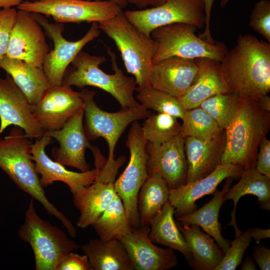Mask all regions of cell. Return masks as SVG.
I'll use <instances>...</instances> for the list:
<instances>
[{"label":"cell","mask_w":270,"mask_h":270,"mask_svg":"<svg viewBox=\"0 0 270 270\" xmlns=\"http://www.w3.org/2000/svg\"><path fill=\"white\" fill-rule=\"evenodd\" d=\"M230 90L257 100L270 92V42L250 34H240L220 62Z\"/></svg>","instance_id":"6da1fadb"},{"label":"cell","mask_w":270,"mask_h":270,"mask_svg":"<svg viewBox=\"0 0 270 270\" xmlns=\"http://www.w3.org/2000/svg\"><path fill=\"white\" fill-rule=\"evenodd\" d=\"M20 128L14 126L0 138V168L22 190L38 201L46 212L55 216L74 238L77 231L70 220L47 198L32 158V141Z\"/></svg>","instance_id":"7a4b0ae2"},{"label":"cell","mask_w":270,"mask_h":270,"mask_svg":"<svg viewBox=\"0 0 270 270\" xmlns=\"http://www.w3.org/2000/svg\"><path fill=\"white\" fill-rule=\"evenodd\" d=\"M270 112L258 108L256 100L240 96L234 115L225 128L226 141L221 164L243 170L255 168L257 154L270 125Z\"/></svg>","instance_id":"3957f363"},{"label":"cell","mask_w":270,"mask_h":270,"mask_svg":"<svg viewBox=\"0 0 270 270\" xmlns=\"http://www.w3.org/2000/svg\"><path fill=\"white\" fill-rule=\"evenodd\" d=\"M111 66L114 73L104 72L100 66L106 60L105 56H94L81 50L66 70L62 84L78 88L92 86L111 94L122 108H134L140 104L135 98L134 92L136 84L134 78L124 74L118 66L116 54L108 48Z\"/></svg>","instance_id":"277c9868"},{"label":"cell","mask_w":270,"mask_h":270,"mask_svg":"<svg viewBox=\"0 0 270 270\" xmlns=\"http://www.w3.org/2000/svg\"><path fill=\"white\" fill-rule=\"evenodd\" d=\"M98 24L100 30L114 42L126 70L134 76L137 87L150 86L152 60L158 48L157 41L138 30L122 9L114 17Z\"/></svg>","instance_id":"5b68a950"},{"label":"cell","mask_w":270,"mask_h":270,"mask_svg":"<svg viewBox=\"0 0 270 270\" xmlns=\"http://www.w3.org/2000/svg\"><path fill=\"white\" fill-rule=\"evenodd\" d=\"M18 234L23 241L30 245L36 270H56L58 264L66 254L80 248L62 229L38 216L32 198Z\"/></svg>","instance_id":"8992f818"},{"label":"cell","mask_w":270,"mask_h":270,"mask_svg":"<svg viewBox=\"0 0 270 270\" xmlns=\"http://www.w3.org/2000/svg\"><path fill=\"white\" fill-rule=\"evenodd\" d=\"M196 28L185 23L166 25L154 30L150 36L158 42L153 64L172 56L194 60L206 58L220 62L228 50L222 42L210 43L195 34Z\"/></svg>","instance_id":"52a82bcc"},{"label":"cell","mask_w":270,"mask_h":270,"mask_svg":"<svg viewBox=\"0 0 270 270\" xmlns=\"http://www.w3.org/2000/svg\"><path fill=\"white\" fill-rule=\"evenodd\" d=\"M147 142L142 134L141 125L138 121L132 122L126 141L130 154L128 163L114 182L115 192L122 202L132 229L140 226L138 195L148 175Z\"/></svg>","instance_id":"ba28073f"},{"label":"cell","mask_w":270,"mask_h":270,"mask_svg":"<svg viewBox=\"0 0 270 270\" xmlns=\"http://www.w3.org/2000/svg\"><path fill=\"white\" fill-rule=\"evenodd\" d=\"M84 102V132L88 140L102 138L108 148V158H115L116 144L126 128L132 122L145 119L150 114L143 106L122 108L110 112L100 109L94 100L96 92L88 89L82 91Z\"/></svg>","instance_id":"9c48e42d"},{"label":"cell","mask_w":270,"mask_h":270,"mask_svg":"<svg viewBox=\"0 0 270 270\" xmlns=\"http://www.w3.org/2000/svg\"><path fill=\"white\" fill-rule=\"evenodd\" d=\"M32 17L43 28L46 36L54 44V49L46 55L42 64L50 86L62 85V80L69 65L88 42L98 37L100 33L98 24L92 22L85 35L76 41H68L63 36L64 24L50 22L43 14L30 12Z\"/></svg>","instance_id":"30bf717a"},{"label":"cell","mask_w":270,"mask_h":270,"mask_svg":"<svg viewBox=\"0 0 270 270\" xmlns=\"http://www.w3.org/2000/svg\"><path fill=\"white\" fill-rule=\"evenodd\" d=\"M18 10L52 16L56 22H100L116 16L122 9L111 0H26Z\"/></svg>","instance_id":"8fae6325"},{"label":"cell","mask_w":270,"mask_h":270,"mask_svg":"<svg viewBox=\"0 0 270 270\" xmlns=\"http://www.w3.org/2000/svg\"><path fill=\"white\" fill-rule=\"evenodd\" d=\"M124 14L138 30L147 36L156 28L176 23H185L196 28L204 26V0H166L151 8L126 10Z\"/></svg>","instance_id":"7c38bea8"},{"label":"cell","mask_w":270,"mask_h":270,"mask_svg":"<svg viewBox=\"0 0 270 270\" xmlns=\"http://www.w3.org/2000/svg\"><path fill=\"white\" fill-rule=\"evenodd\" d=\"M126 160L120 156L108 158L98 168L94 183L74 196V204L80 212L76 226L85 228L92 226L112 200L116 192L114 182L120 167Z\"/></svg>","instance_id":"4fadbf2b"},{"label":"cell","mask_w":270,"mask_h":270,"mask_svg":"<svg viewBox=\"0 0 270 270\" xmlns=\"http://www.w3.org/2000/svg\"><path fill=\"white\" fill-rule=\"evenodd\" d=\"M50 51L41 26L30 12L18 10L10 32L6 56L42 68Z\"/></svg>","instance_id":"5bb4252c"},{"label":"cell","mask_w":270,"mask_h":270,"mask_svg":"<svg viewBox=\"0 0 270 270\" xmlns=\"http://www.w3.org/2000/svg\"><path fill=\"white\" fill-rule=\"evenodd\" d=\"M34 108L10 75L0 77V134L14 125L30 138H41L44 132L34 116Z\"/></svg>","instance_id":"9a60e30c"},{"label":"cell","mask_w":270,"mask_h":270,"mask_svg":"<svg viewBox=\"0 0 270 270\" xmlns=\"http://www.w3.org/2000/svg\"><path fill=\"white\" fill-rule=\"evenodd\" d=\"M84 107L82 92L62 84L50 88L34 106V114L44 132L62 128Z\"/></svg>","instance_id":"2e32d148"},{"label":"cell","mask_w":270,"mask_h":270,"mask_svg":"<svg viewBox=\"0 0 270 270\" xmlns=\"http://www.w3.org/2000/svg\"><path fill=\"white\" fill-rule=\"evenodd\" d=\"M52 138L44 135L32 145V158L36 172L40 176V184L45 188L56 181L62 182L68 186L73 196L78 195L94 182L98 170L95 168L84 172H74L52 160L45 151L46 146L52 142Z\"/></svg>","instance_id":"e0dca14e"},{"label":"cell","mask_w":270,"mask_h":270,"mask_svg":"<svg viewBox=\"0 0 270 270\" xmlns=\"http://www.w3.org/2000/svg\"><path fill=\"white\" fill-rule=\"evenodd\" d=\"M84 117L83 108L70 118L62 128L44 134L54 138L60 144L59 148H54L52 150L54 160L81 172L90 170L85 158V151L92 148L84 132Z\"/></svg>","instance_id":"ac0fdd59"},{"label":"cell","mask_w":270,"mask_h":270,"mask_svg":"<svg viewBox=\"0 0 270 270\" xmlns=\"http://www.w3.org/2000/svg\"><path fill=\"white\" fill-rule=\"evenodd\" d=\"M244 170L232 164H220L209 174L196 181L170 189L168 201L174 208L176 218L197 210L196 202L205 195L214 194L224 180L239 178Z\"/></svg>","instance_id":"d6986e66"},{"label":"cell","mask_w":270,"mask_h":270,"mask_svg":"<svg viewBox=\"0 0 270 270\" xmlns=\"http://www.w3.org/2000/svg\"><path fill=\"white\" fill-rule=\"evenodd\" d=\"M150 225L140 226L118 239L122 242L135 270H168L178 264L170 248L156 246L148 237Z\"/></svg>","instance_id":"ffe728a7"},{"label":"cell","mask_w":270,"mask_h":270,"mask_svg":"<svg viewBox=\"0 0 270 270\" xmlns=\"http://www.w3.org/2000/svg\"><path fill=\"white\" fill-rule=\"evenodd\" d=\"M184 138L180 134L158 146L147 142L148 174L158 172L170 189L186 184L188 164L184 152Z\"/></svg>","instance_id":"44dd1931"},{"label":"cell","mask_w":270,"mask_h":270,"mask_svg":"<svg viewBox=\"0 0 270 270\" xmlns=\"http://www.w3.org/2000/svg\"><path fill=\"white\" fill-rule=\"evenodd\" d=\"M198 70L195 60L169 57L153 64L150 86L178 98L190 88Z\"/></svg>","instance_id":"7402d4cb"},{"label":"cell","mask_w":270,"mask_h":270,"mask_svg":"<svg viewBox=\"0 0 270 270\" xmlns=\"http://www.w3.org/2000/svg\"><path fill=\"white\" fill-rule=\"evenodd\" d=\"M225 141L224 130L206 139L185 138L184 148L188 164L186 184L202 178L220 164Z\"/></svg>","instance_id":"603a6c76"},{"label":"cell","mask_w":270,"mask_h":270,"mask_svg":"<svg viewBox=\"0 0 270 270\" xmlns=\"http://www.w3.org/2000/svg\"><path fill=\"white\" fill-rule=\"evenodd\" d=\"M194 60L198 66L196 78L188 90L178 98L186 110L198 107L214 95L230 92L222 76L220 62L206 58Z\"/></svg>","instance_id":"cb8c5ba5"},{"label":"cell","mask_w":270,"mask_h":270,"mask_svg":"<svg viewBox=\"0 0 270 270\" xmlns=\"http://www.w3.org/2000/svg\"><path fill=\"white\" fill-rule=\"evenodd\" d=\"M177 226L183 235L192 255L190 263L194 270H214L224 252L214 240L194 224H184L178 221Z\"/></svg>","instance_id":"d4e9b609"},{"label":"cell","mask_w":270,"mask_h":270,"mask_svg":"<svg viewBox=\"0 0 270 270\" xmlns=\"http://www.w3.org/2000/svg\"><path fill=\"white\" fill-rule=\"evenodd\" d=\"M0 68L10 75L34 106L39 104L50 87L42 68L6 56L2 62Z\"/></svg>","instance_id":"484cf974"},{"label":"cell","mask_w":270,"mask_h":270,"mask_svg":"<svg viewBox=\"0 0 270 270\" xmlns=\"http://www.w3.org/2000/svg\"><path fill=\"white\" fill-rule=\"evenodd\" d=\"M226 180L222 189L220 191L216 190L210 202L201 208L176 218L182 224H194L200 226L214 238L224 252L230 246L232 242L222 236L218 216L220 208L224 202V196L230 188L233 178H228Z\"/></svg>","instance_id":"4316f807"},{"label":"cell","mask_w":270,"mask_h":270,"mask_svg":"<svg viewBox=\"0 0 270 270\" xmlns=\"http://www.w3.org/2000/svg\"><path fill=\"white\" fill-rule=\"evenodd\" d=\"M239 181L230 188L224 196V201L232 200L234 206L230 214L231 220L228 226H232L236 236L242 232L237 226L236 212L239 200L246 194H253L258 198L260 208L270 210V178L258 172L255 168L244 170Z\"/></svg>","instance_id":"83f0119b"},{"label":"cell","mask_w":270,"mask_h":270,"mask_svg":"<svg viewBox=\"0 0 270 270\" xmlns=\"http://www.w3.org/2000/svg\"><path fill=\"white\" fill-rule=\"evenodd\" d=\"M92 270H133L130 259L118 239H92L80 246Z\"/></svg>","instance_id":"f1b7e54d"},{"label":"cell","mask_w":270,"mask_h":270,"mask_svg":"<svg viewBox=\"0 0 270 270\" xmlns=\"http://www.w3.org/2000/svg\"><path fill=\"white\" fill-rule=\"evenodd\" d=\"M174 208L168 200L150 222L148 237L154 244H162L180 252L190 264L192 255L174 219Z\"/></svg>","instance_id":"f546056e"},{"label":"cell","mask_w":270,"mask_h":270,"mask_svg":"<svg viewBox=\"0 0 270 270\" xmlns=\"http://www.w3.org/2000/svg\"><path fill=\"white\" fill-rule=\"evenodd\" d=\"M170 188L156 171L148 174L138 195V211L140 226L150 224L168 200Z\"/></svg>","instance_id":"4dcf8cb0"},{"label":"cell","mask_w":270,"mask_h":270,"mask_svg":"<svg viewBox=\"0 0 270 270\" xmlns=\"http://www.w3.org/2000/svg\"><path fill=\"white\" fill-rule=\"evenodd\" d=\"M92 226L104 240L118 239L133 230L122 202L116 193Z\"/></svg>","instance_id":"1f68e13d"},{"label":"cell","mask_w":270,"mask_h":270,"mask_svg":"<svg viewBox=\"0 0 270 270\" xmlns=\"http://www.w3.org/2000/svg\"><path fill=\"white\" fill-rule=\"evenodd\" d=\"M178 119L165 113L150 114L141 126L142 134L150 144L161 145L180 134L181 124Z\"/></svg>","instance_id":"d6a6232c"},{"label":"cell","mask_w":270,"mask_h":270,"mask_svg":"<svg viewBox=\"0 0 270 270\" xmlns=\"http://www.w3.org/2000/svg\"><path fill=\"white\" fill-rule=\"evenodd\" d=\"M136 98L138 102L148 110L168 114L182 119L186 110L177 97L151 86L136 87Z\"/></svg>","instance_id":"836d02e7"},{"label":"cell","mask_w":270,"mask_h":270,"mask_svg":"<svg viewBox=\"0 0 270 270\" xmlns=\"http://www.w3.org/2000/svg\"><path fill=\"white\" fill-rule=\"evenodd\" d=\"M182 120L180 134L184 138L192 137L206 139L218 135L224 130L200 106L186 110Z\"/></svg>","instance_id":"e575fe53"},{"label":"cell","mask_w":270,"mask_h":270,"mask_svg":"<svg viewBox=\"0 0 270 270\" xmlns=\"http://www.w3.org/2000/svg\"><path fill=\"white\" fill-rule=\"evenodd\" d=\"M239 98L240 95L234 92L218 94L206 99L199 106L225 129L234 115Z\"/></svg>","instance_id":"d590c367"},{"label":"cell","mask_w":270,"mask_h":270,"mask_svg":"<svg viewBox=\"0 0 270 270\" xmlns=\"http://www.w3.org/2000/svg\"><path fill=\"white\" fill-rule=\"evenodd\" d=\"M249 228L236 236L230 246L214 270H234L242 262L246 250L250 245L252 237Z\"/></svg>","instance_id":"8d00e7d4"},{"label":"cell","mask_w":270,"mask_h":270,"mask_svg":"<svg viewBox=\"0 0 270 270\" xmlns=\"http://www.w3.org/2000/svg\"><path fill=\"white\" fill-rule=\"evenodd\" d=\"M250 19V27L270 42V0H260L257 2Z\"/></svg>","instance_id":"74e56055"},{"label":"cell","mask_w":270,"mask_h":270,"mask_svg":"<svg viewBox=\"0 0 270 270\" xmlns=\"http://www.w3.org/2000/svg\"><path fill=\"white\" fill-rule=\"evenodd\" d=\"M16 12L17 10L12 8H0V70L2 62L6 56Z\"/></svg>","instance_id":"f35d334b"},{"label":"cell","mask_w":270,"mask_h":270,"mask_svg":"<svg viewBox=\"0 0 270 270\" xmlns=\"http://www.w3.org/2000/svg\"><path fill=\"white\" fill-rule=\"evenodd\" d=\"M56 270H92L88 256L70 252L58 264Z\"/></svg>","instance_id":"ab89813d"},{"label":"cell","mask_w":270,"mask_h":270,"mask_svg":"<svg viewBox=\"0 0 270 270\" xmlns=\"http://www.w3.org/2000/svg\"><path fill=\"white\" fill-rule=\"evenodd\" d=\"M255 168L270 178V140L264 137L259 146Z\"/></svg>","instance_id":"60d3db41"},{"label":"cell","mask_w":270,"mask_h":270,"mask_svg":"<svg viewBox=\"0 0 270 270\" xmlns=\"http://www.w3.org/2000/svg\"><path fill=\"white\" fill-rule=\"evenodd\" d=\"M252 256L261 270H270V250L260 244L253 248Z\"/></svg>","instance_id":"b9f144b4"},{"label":"cell","mask_w":270,"mask_h":270,"mask_svg":"<svg viewBox=\"0 0 270 270\" xmlns=\"http://www.w3.org/2000/svg\"><path fill=\"white\" fill-rule=\"evenodd\" d=\"M214 0H204L205 14L204 30L202 34H200L198 36L200 38L210 43L216 42V41L212 38L210 31L211 12Z\"/></svg>","instance_id":"7bdbcfd3"},{"label":"cell","mask_w":270,"mask_h":270,"mask_svg":"<svg viewBox=\"0 0 270 270\" xmlns=\"http://www.w3.org/2000/svg\"><path fill=\"white\" fill-rule=\"evenodd\" d=\"M250 234L256 243L259 244L260 242L265 238H270V229H262L258 228H250Z\"/></svg>","instance_id":"ee69618b"},{"label":"cell","mask_w":270,"mask_h":270,"mask_svg":"<svg viewBox=\"0 0 270 270\" xmlns=\"http://www.w3.org/2000/svg\"><path fill=\"white\" fill-rule=\"evenodd\" d=\"M128 3L135 5L140 8H144L149 6L152 7L159 6L166 0H126Z\"/></svg>","instance_id":"f6af8a7d"},{"label":"cell","mask_w":270,"mask_h":270,"mask_svg":"<svg viewBox=\"0 0 270 270\" xmlns=\"http://www.w3.org/2000/svg\"><path fill=\"white\" fill-rule=\"evenodd\" d=\"M256 102L260 110L264 112H270V98L268 94L262 96Z\"/></svg>","instance_id":"bcb514c9"},{"label":"cell","mask_w":270,"mask_h":270,"mask_svg":"<svg viewBox=\"0 0 270 270\" xmlns=\"http://www.w3.org/2000/svg\"><path fill=\"white\" fill-rule=\"evenodd\" d=\"M26 0H0V8H8L14 6H18Z\"/></svg>","instance_id":"7dc6e473"},{"label":"cell","mask_w":270,"mask_h":270,"mask_svg":"<svg viewBox=\"0 0 270 270\" xmlns=\"http://www.w3.org/2000/svg\"><path fill=\"white\" fill-rule=\"evenodd\" d=\"M241 270H256V264L253 259L250 256L246 257L242 264Z\"/></svg>","instance_id":"c3c4849f"},{"label":"cell","mask_w":270,"mask_h":270,"mask_svg":"<svg viewBox=\"0 0 270 270\" xmlns=\"http://www.w3.org/2000/svg\"><path fill=\"white\" fill-rule=\"evenodd\" d=\"M116 3L121 8H124L128 4L126 0H111Z\"/></svg>","instance_id":"681fc988"},{"label":"cell","mask_w":270,"mask_h":270,"mask_svg":"<svg viewBox=\"0 0 270 270\" xmlns=\"http://www.w3.org/2000/svg\"><path fill=\"white\" fill-rule=\"evenodd\" d=\"M230 0H221L220 4V6L222 8L224 7Z\"/></svg>","instance_id":"f907efd6"}]
</instances>
